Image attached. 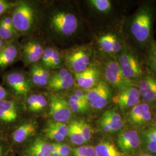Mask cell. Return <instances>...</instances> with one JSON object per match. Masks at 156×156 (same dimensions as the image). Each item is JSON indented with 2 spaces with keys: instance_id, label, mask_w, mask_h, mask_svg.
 <instances>
[{
  "instance_id": "cell-1",
  "label": "cell",
  "mask_w": 156,
  "mask_h": 156,
  "mask_svg": "<svg viewBox=\"0 0 156 156\" xmlns=\"http://www.w3.org/2000/svg\"><path fill=\"white\" fill-rule=\"evenodd\" d=\"M156 17V3L146 1L142 2L133 13L125 17L121 23L120 29L126 45L142 56L154 40Z\"/></svg>"
},
{
  "instance_id": "cell-2",
  "label": "cell",
  "mask_w": 156,
  "mask_h": 156,
  "mask_svg": "<svg viewBox=\"0 0 156 156\" xmlns=\"http://www.w3.org/2000/svg\"><path fill=\"white\" fill-rule=\"evenodd\" d=\"M124 78L135 84L146 74L144 56L127 45L116 57Z\"/></svg>"
},
{
  "instance_id": "cell-3",
  "label": "cell",
  "mask_w": 156,
  "mask_h": 156,
  "mask_svg": "<svg viewBox=\"0 0 156 156\" xmlns=\"http://www.w3.org/2000/svg\"><path fill=\"white\" fill-rule=\"evenodd\" d=\"M34 17L33 8L29 4L26 2H17L11 16L15 30L20 33L30 31L33 25Z\"/></svg>"
},
{
  "instance_id": "cell-4",
  "label": "cell",
  "mask_w": 156,
  "mask_h": 156,
  "mask_svg": "<svg viewBox=\"0 0 156 156\" xmlns=\"http://www.w3.org/2000/svg\"><path fill=\"white\" fill-rule=\"evenodd\" d=\"M113 90L105 80H100L94 87L86 91L89 105L95 109L105 108L112 99Z\"/></svg>"
},
{
  "instance_id": "cell-5",
  "label": "cell",
  "mask_w": 156,
  "mask_h": 156,
  "mask_svg": "<svg viewBox=\"0 0 156 156\" xmlns=\"http://www.w3.org/2000/svg\"><path fill=\"white\" fill-rule=\"evenodd\" d=\"M105 80L117 91L136 84L124 78L116 57L108 60L104 65Z\"/></svg>"
},
{
  "instance_id": "cell-6",
  "label": "cell",
  "mask_w": 156,
  "mask_h": 156,
  "mask_svg": "<svg viewBox=\"0 0 156 156\" xmlns=\"http://www.w3.org/2000/svg\"><path fill=\"white\" fill-rule=\"evenodd\" d=\"M97 42L101 50L116 57L126 46L121 29L117 32H108L99 36Z\"/></svg>"
},
{
  "instance_id": "cell-7",
  "label": "cell",
  "mask_w": 156,
  "mask_h": 156,
  "mask_svg": "<svg viewBox=\"0 0 156 156\" xmlns=\"http://www.w3.org/2000/svg\"><path fill=\"white\" fill-rule=\"evenodd\" d=\"M51 24L54 29L64 35H71L78 29L77 17L70 13L58 12L51 19Z\"/></svg>"
},
{
  "instance_id": "cell-8",
  "label": "cell",
  "mask_w": 156,
  "mask_h": 156,
  "mask_svg": "<svg viewBox=\"0 0 156 156\" xmlns=\"http://www.w3.org/2000/svg\"><path fill=\"white\" fill-rule=\"evenodd\" d=\"M112 100L120 109L124 111L131 109L141 102L139 90L135 86L118 91Z\"/></svg>"
},
{
  "instance_id": "cell-9",
  "label": "cell",
  "mask_w": 156,
  "mask_h": 156,
  "mask_svg": "<svg viewBox=\"0 0 156 156\" xmlns=\"http://www.w3.org/2000/svg\"><path fill=\"white\" fill-rule=\"evenodd\" d=\"M136 86L140 92L141 101L150 105L156 102V77L151 73H146Z\"/></svg>"
},
{
  "instance_id": "cell-10",
  "label": "cell",
  "mask_w": 156,
  "mask_h": 156,
  "mask_svg": "<svg viewBox=\"0 0 156 156\" xmlns=\"http://www.w3.org/2000/svg\"><path fill=\"white\" fill-rule=\"evenodd\" d=\"M50 115L56 122H67L72 113L68 102L56 95L53 94L50 97Z\"/></svg>"
},
{
  "instance_id": "cell-11",
  "label": "cell",
  "mask_w": 156,
  "mask_h": 156,
  "mask_svg": "<svg viewBox=\"0 0 156 156\" xmlns=\"http://www.w3.org/2000/svg\"><path fill=\"white\" fill-rule=\"evenodd\" d=\"M5 81L8 86L16 96L26 95L31 89L28 78L20 72H12L5 76Z\"/></svg>"
},
{
  "instance_id": "cell-12",
  "label": "cell",
  "mask_w": 156,
  "mask_h": 156,
  "mask_svg": "<svg viewBox=\"0 0 156 156\" xmlns=\"http://www.w3.org/2000/svg\"><path fill=\"white\" fill-rule=\"evenodd\" d=\"M124 122L119 112L113 108L104 112L100 120L101 128L105 133H112L123 128Z\"/></svg>"
},
{
  "instance_id": "cell-13",
  "label": "cell",
  "mask_w": 156,
  "mask_h": 156,
  "mask_svg": "<svg viewBox=\"0 0 156 156\" xmlns=\"http://www.w3.org/2000/svg\"><path fill=\"white\" fill-rule=\"evenodd\" d=\"M100 80L98 71L91 66L83 72L75 73L74 79L80 89L85 91L94 87Z\"/></svg>"
},
{
  "instance_id": "cell-14",
  "label": "cell",
  "mask_w": 156,
  "mask_h": 156,
  "mask_svg": "<svg viewBox=\"0 0 156 156\" xmlns=\"http://www.w3.org/2000/svg\"><path fill=\"white\" fill-rule=\"evenodd\" d=\"M91 57L85 49H78L68 57V63L75 73L83 72L90 66Z\"/></svg>"
},
{
  "instance_id": "cell-15",
  "label": "cell",
  "mask_w": 156,
  "mask_h": 156,
  "mask_svg": "<svg viewBox=\"0 0 156 156\" xmlns=\"http://www.w3.org/2000/svg\"><path fill=\"white\" fill-rule=\"evenodd\" d=\"M117 144L123 151H133L140 146V135L134 129L124 131L119 134Z\"/></svg>"
},
{
  "instance_id": "cell-16",
  "label": "cell",
  "mask_w": 156,
  "mask_h": 156,
  "mask_svg": "<svg viewBox=\"0 0 156 156\" xmlns=\"http://www.w3.org/2000/svg\"><path fill=\"white\" fill-rule=\"evenodd\" d=\"M17 118L16 104L13 101L3 100L0 101V120L11 123Z\"/></svg>"
},
{
  "instance_id": "cell-17",
  "label": "cell",
  "mask_w": 156,
  "mask_h": 156,
  "mask_svg": "<svg viewBox=\"0 0 156 156\" xmlns=\"http://www.w3.org/2000/svg\"><path fill=\"white\" fill-rule=\"evenodd\" d=\"M18 49L13 44L5 45L0 52V68L3 69L10 66L16 59Z\"/></svg>"
},
{
  "instance_id": "cell-18",
  "label": "cell",
  "mask_w": 156,
  "mask_h": 156,
  "mask_svg": "<svg viewBox=\"0 0 156 156\" xmlns=\"http://www.w3.org/2000/svg\"><path fill=\"white\" fill-rule=\"evenodd\" d=\"M36 129L37 126L35 123H24L15 131L13 134V139L16 143H22L35 133Z\"/></svg>"
},
{
  "instance_id": "cell-19",
  "label": "cell",
  "mask_w": 156,
  "mask_h": 156,
  "mask_svg": "<svg viewBox=\"0 0 156 156\" xmlns=\"http://www.w3.org/2000/svg\"><path fill=\"white\" fill-rule=\"evenodd\" d=\"M54 151L55 147L53 144H49L41 140H37L30 149L33 156H51Z\"/></svg>"
},
{
  "instance_id": "cell-20",
  "label": "cell",
  "mask_w": 156,
  "mask_h": 156,
  "mask_svg": "<svg viewBox=\"0 0 156 156\" xmlns=\"http://www.w3.org/2000/svg\"><path fill=\"white\" fill-rule=\"evenodd\" d=\"M143 56L147 69L156 77V41L155 39L147 48Z\"/></svg>"
},
{
  "instance_id": "cell-21",
  "label": "cell",
  "mask_w": 156,
  "mask_h": 156,
  "mask_svg": "<svg viewBox=\"0 0 156 156\" xmlns=\"http://www.w3.org/2000/svg\"><path fill=\"white\" fill-rule=\"evenodd\" d=\"M97 156H123L116 146L109 141H102L95 147Z\"/></svg>"
},
{
  "instance_id": "cell-22",
  "label": "cell",
  "mask_w": 156,
  "mask_h": 156,
  "mask_svg": "<svg viewBox=\"0 0 156 156\" xmlns=\"http://www.w3.org/2000/svg\"><path fill=\"white\" fill-rule=\"evenodd\" d=\"M88 3L95 11L102 15H109L115 9L114 3L110 0H90Z\"/></svg>"
},
{
  "instance_id": "cell-23",
  "label": "cell",
  "mask_w": 156,
  "mask_h": 156,
  "mask_svg": "<svg viewBox=\"0 0 156 156\" xmlns=\"http://www.w3.org/2000/svg\"><path fill=\"white\" fill-rule=\"evenodd\" d=\"M74 79L71 73H69L67 76L56 80H49L48 87L53 90H64L71 88L74 84Z\"/></svg>"
},
{
  "instance_id": "cell-24",
  "label": "cell",
  "mask_w": 156,
  "mask_h": 156,
  "mask_svg": "<svg viewBox=\"0 0 156 156\" xmlns=\"http://www.w3.org/2000/svg\"><path fill=\"white\" fill-rule=\"evenodd\" d=\"M68 136L71 142L75 145H81L85 142L79 126L78 121H73L69 125Z\"/></svg>"
},
{
  "instance_id": "cell-25",
  "label": "cell",
  "mask_w": 156,
  "mask_h": 156,
  "mask_svg": "<svg viewBox=\"0 0 156 156\" xmlns=\"http://www.w3.org/2000/svg\"><path fill=\"white\" fill-rule=\"evenodd\" d=\"M149 105L140 102L138 105L131 108L128 113V120L132 124L136 122V120L140 117L146 112L151 110Z\"/></svg>"
},
{
  "instance_id": "cell-26",
  "label": "cell",
  "mask_w": 156,
  "mask_h": 156,
  "mask_svg": "<svg viewBox=\"0 0 156 156\" xmlns=\"http://www.w3.org/2000/svg\"><path fill=\"white\" fill-rule=\"evenodd\" d=\"M71 111L73 113H84L89 108V104L80 100L76 95L73 94L69 97L68 102Z\"/></svg>"
},
{
  "instance_id": "cell-27",
  "label": "cell",
  "mask_w": 156,
  "mask_h": 156,
  "mask_svg": "<svg viewBox=\"0 0 156 156\" xmlns=\"http://www.w3.org/2000/svg\"><path fill=\"white\" fill-rule=\"evenodd\" d=\"M75 156H97L95 148L91 146H80L73 149Z\"/></svg>"
},
{
  "instance_id": "cell-28",
  "label": "cell",
  "mask_w": 156,
  "mask_h": 156,
  "mask_svg": "<svg viewBox=\"0 0 156 156\" xmlns=\"http://www.w3.org/2000/svg\"><path fill=\"white\" fill-rule=\"evenodd\" d=\"M23 49L31 51L35 55L41 57L43 55L45 50L40 44L34 41H30L26 43V45H24L23 47Z\"/></svg>"
},
{
  "instance_id": "cell-29",
  "label": "cell",
  "mask_w": 156,
  "mask_h": 156,
  "mask_svg": "<svg viewBox=\"0 0 156 156\" xmlns=\"http://www.w3.org/2000/svg\"><path fill=\"white\" fill-rule=\"evenodd\" d=\"M41 67L42 66L40 65L35 64L31 70V76L33 82L40 87H42V79L41 73Z\"/></svg>"
},
{
  "instance_id": "cell-30",
  "label": "cell",
  "mask_w": 156,
  "mask_h": 156,
  "mask_svg": "<svg viewBox=\"0 0 156 156\" xmlns=\"http://www.w3.org/2000/svg\"><path fill=\"white\" fill-rule=\"evenodd\" d=\"M78 124L84 142H88L90 140L92 136V129L91 127L90 126L89 124H88L84 120L78 121Z\"/></svg>"
},
{
  "instance_id": "cell-31",
  "label": "cell",
  "mask_w": 156,
  "mask_h": 156,
  "mask_svg": "<svg viewBox=\"0 0 156 156\" xmlns=\"http://www.w3.org/2000/svg\"><path fill=\"white\" fill-rule=\"evenodd\" d=\"M46 134L48 138L51 140H55L57 142H62L65 139V137L60 134L50 124L48 125L46 128Z\"/></svg>"
},
{
  "instance_id": "cell-32",
  "label": "cell",
  "mask_w": 156,
  "mask_h": 156,
  "mask_svg": "<svg viewBox=\"0 0 156 156\" xmlns=\"http://www.w3.org/2000/svg\"><path fill=\"white\" fill-rule=\"evenodd\" d=\"M16 30L4 26L0 22V38L2 40H8L12 38L15 34Z\"/></svg>"
},
{
  "instance_id": "cell-33",
  "label": "cell",
  "mask_w": 156,
  "mask_h": 156,
  "mask_svg": "<svg viewBox=\"0 0 156 156\" xmlns=\"http://www.w3.org/2000/svg\"><path fill=\"white\" fill-rule=\"evenodd\" d=\"M50 124L64 137L66 138L68 136V126L65 123L55 122Z\"/></svg>"
},
{
  "instance_id": "cell-34",
  "label": "cell",
  "mask_w": 156,
  "mask_h": 156,
  "mask_svg": "<svg viewBox=\"0 0 156 156\" xmlns=\"http://www.w3.org/2000/svg\"><path fill=\"white\" fill-rule=\"evenodd\" d=\"M152 119V112L151 110L146 112L140 117H139L133 125L142 126L149 123Z\"/></svg>"
},
{
  "instance_id": "cell-35",
  "label": "cell",
  "mask_w": 156,
  "mask_h": 156,
  "mask_svg": "<svg viewBox=\"0 0 156 156\" xmlns=\"http://www.w3.org/2000/svg\"><path fill=\"white\" fill-rule=\"evenodd\" d=\"M55 147V151L57 152L60 156H68L71 153V148L69 146L64 144H53Z\"/></svg>"
},
{
  "instance_id": "cell-36",
  "label": "cell",
  "mask_w": 156,
  "mask_h": 156,
  "mask_svg": "<svg viewBox=\"0 0 156 156\" xmlns=\"http://www.w3.org/2000/svg\"><path fill=\"white\" fill-rule=\"evenodd\" d=\"M53 48H46L44 50V53L43 55L42 56V62L43 65L45 66L46 68H49V64H50V60L52 56L53 51Z\"/></svg>"
},
{
  "instance_id": "cell-37",
  "label": "cell",
  "mask_w": 156,
  "mask_h": 156,
  "mask_svg": "<svg viewBox=\"0 0 156 156\" xmlns=\"http://www.w3.org/2000/svg\"><path fill=\"white\" fill-rule=\"evenodd\" d=\"M61 63V57L60 53L56 50L53 49L51 58L50 60L49 68H55L58 67Z\"/></svg>"
},
{
  "instance_id": "cell-38",
  "label": "cell",
  "mask_w": 156,
  "mask_h": 156,
  "mask_svg": "<svg viewBox=\"0 0 156 156\" xmlns=\"http://www.w3.org/2000/svg\"><path fill=\"white\" fill-rule=\"evenodd\" d=\"M17 2H12L4 0H0V16L4 13L16 5Z\"/></svg>"
},
{
  "instance_id": "cell-39",
  "label": "cell",
  "mask_w": 156,
  "mask_h": 156,
  "mask_svg": "<svg viewBox=\"0 0 156 156\" xmlns=\"http://www.w3.org/2000/svg\"><path fill=\"white\" fill-rule=\"evenodd\" d=\"M47 105V100L45 97L42 94H38L37 102L35 112H39L43 110Z\"/></svg>"
},
{
  "instance_id": "cell-40",
  "label": "cell",
  "mask_w": 156,
  "mask_h": 156,
  "mask_svg": "<svg viewBox=\"0 0 156 156\" xmlns=\"http://www.w3.org/2000/svg\"><path fill=\"white\" fill-rule=\"evenodd\" d=\"M69 73L66 69H62L58 72L55 73L53 75H52L50 76L49 80H56L61 79L67 76Z\"/></svg>"
},
{
  "instance_id": "cell-41",
  "label": "cell",
  "mask_w": 156,
  "mask_h": 156,
  "mask_svg": "<svg viewBox=\"0 0 156 156\" xmlns=\"http://www.w3.org/2000/svg\"><path fill=\"white\" fill-rule=\"evenodd\" d=\"M38 94H32L28 97L27 100L28 108L31 111L35 112L37 102Z\"/></svg>"
},
{
  "instance_id": "cell-42",
  "label": "cell",
  "mask_w": 156,
  "mask_h": 156,
  "mask_svg": "<svg viewBox=\"0 0 156 156\" xmlns=\"http://www.w3.org/2000/svg\"><path fill=\"white\" fill-rule=\"evenodd\" d=\"M145 136L146 140L156 142V128H150L145 131Z\"/></svg>"
},
{
  "instance_id": "cell-43",
  "label": "cell",
  "mask_w": 156,
  "mask_h": 156,
  "mask_svg": "<svg viewBox=\"0 0 156 156\" xmlns=\"http://www.w3.org/2000/svg\"><path fill=\"white\" fill-rule=\"evenodd\" d=\"M0 22L2 24H3L4 26L9 28H13V23H12V20L11 16H6L3 17L1 20Z\"/></svg>"
},
{
  "instance_id": "cell-44",
  "label": "cell",
  "mask_w": 156,
  "mask_h": 156,
  "mask_svg": "<svg viewBox=\"0 0 156 156\" xmlns=\"http://www.w3.org/2000/svg\"><path fill=\"white\" fill-rule=\"evenodd\" d=\"M147 147L148 149L152 153H156V142L151 141L149 140H146Z\"/></svg>"
},
{
  "instance_id": "cell-45",
  "label": "cell",
  "mask_w": 156,
  "mask_h": 156,
  "mask_svg": "<svg viewBox=\"0 0 156 156\" xmlns=\"http://www.w3.org/2000/svg\"><path fill=\"white\" fill-rule=\"evenodd\" d=\"M8 93L6 90L1 85H0V101L5 99Z\"/></svg>"
},
{
  "instance_id": "cell-46",
  "label": "cell",
  "mask_w": 156,
  "mask_h": 156,
  "mask_svg": "<svg viewBox=\"0 0 156 156\" xmlns=\"http://www.w3.org/2000/svg\"><path fill=\"white\" fill-rule=\"evenodd\" d=\"M51 156H60V155H59V154H58L57 152H56V151H54V152L52 153Z\"/></svg>"
},
{
  "instance_id": "cell-47",
  "label": "cell",
  "mask_w": 156,
  "mask_h": 156,
  "mask_svg": "<svg viewBox=\"0 0 156 156\" xmlns=\"http://www.w3.org/2000/svg\"><path fill=\"white\" fill-rule=\"evenodd\" d=\"M154 128H156V113L155 117H154Z\"/></svg>"
},
{
  "instance_id": "cell-48",
  "label": "cell",
  "mask_w": 156,
  "mask_h": 156,
  "mask_svg": "<svg viewBox=\"0 0 156 156\" xmlns=\"http://www.w3.org/2000/svg\"><path fill=\"white\" fill-rule=\"evenodd\" d=\"M140 156H151V155H149V154H142V155H141Z\"/></svg>"
},
{
  "instance_id": "cell-49",
  "label": "cell",
  "mask_w": 156,
  "mask_h": 156,
  "mask_svg": "<svg viewBox=\"0 0 156 156\" xmlns=\"http://www.w3.org/2000/svg\"><path fill=\"white\" fill-rule=\"evenodd\" d=\"M1 153H2V149H1V147L0 146V156H1Z\"/></svg>"
}]
</instances>
